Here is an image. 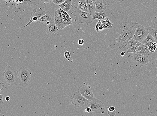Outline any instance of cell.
<instances>
[{
  "label": "cell",
  "mask_w": 157,
  "mask_h": 116,
  "mask_svg": "<svg viewBox=\"0 0 157 116\" xmlns=\"http://www.w3.org/2000/svg\"><path fill=\"white\" fill-rule=\"evenodd\" d=\"M138 25L137 22H134L125 23L123 31L116 39L119 50L132 38Z\"/></svg>",
  "instance_id": "1"
},
{
  "label": "cell",
  "mask_w": 157,
  "mask_h": 116,
  "mask_svg": "<svg viewBox=\"0 0 157 116\" xmlns=\"http://www.w3.org/2000/svg\"><path fill=\"white\" fill-rule=\"evenodd\" d=\"M2 77L9 86L16 85L19 83L18 71L11 66H8L2 74Z\"/></svg>",
  "instance_id": "2"
},
{
  "label": "cell",
  "mask_w": 157,
  "mask_h": 116,
  "mask_svg": "<svg viewBox=\"0 0 157 116\" xmlns=\"http://www.w3.org/2000/svg\"><path fill=\"white\" fill-rule=\"evenodd\" d=\"M71 14L76 17L74 21L77 24H89L94 22L92 14L89 12H86L78 8L75 10Z\"/></svg>",
  "instance_id": "3"
},
{
  "label": "cell",
  "mask_w": 157,
  "mask_h": 116,
  "mask_svg": "<svg viewBox=\"0 0 157 116\" xmlns=\"http://www.w3.org/2000/svg\"><path fill=\"white\" fill-rule=\"evenodd\" d=\"M19 84L24 88H27L29 84L32 72L27 67L22 66L18 70Z\"/></svg>",
  "instance_id": "4"
},
{
  "label": "cell",
  "mask_w": 157,
  "mask_h": 116,
  "mask_svg": "<svg viewBox=\"0 0 157 116\" xmlns=\"http://www.w3.org/2000/svg\"><path fill=\"white\" fill-rule=\"evenodd\" d=\"M149 57L145 55L134 53L132 55L131 58L133 64L137 66L141 67L149 65Z\"/></svg>",
  "instance_id": "5"
},
{
  "label": "cell",
  "mask_w": 157,
  "mask_h": 116,
  "mask_svg": "<svg viewBox=\"0 0 157 116\" xmlns=\"http://www.w3.org/2000/svg\"><path fill=\"white\" fill-rule=\"evenodd\" d=\"M71 100L76 105L85 108L88 107L91 101L86 99L78 91L74 93Z\"/></svg>",
  "instance_id": "6"
},
{
  "label": "cell",
  "mask_w": 157,
  "mask_h": 116,
  "mask_svg": "<svg viewBox=\"0 0 157 116\" xmlns=\"http://www.w3.org/2000/svg\"><path fill=\"white\" fill-rule=\"evenodd\" d=\"M149 34V30L147 28L141 25H138L132 39L142 43L147 37Z\"/></svg>",
  "instance_id": "7"
},
{
  "label": "cell",
  "mask_w": 157,
  "mask_h": 116,
  "mask_svg": "<svg viewBox=\"0 0 157 116\" xmlns=\"http://www.w3.org/2000/svg\"><path fill=\"white\" fill-rule=\"evenodd\" d=\"M77 91L86 99L89 100L91 101L95 97L92 90L91 87L85 83L80 86Z\"/></svg>",
  "instance_id": "8"
},
{
  "label": "cell",
  "mask_w": 157,
  "mask_h": 116,
  "mask_svg": "<svg viewBox=\"0 0 157 116\" xmlns=\"http://www.w3.org/2000/svg\"><path fill=\"white\" fill-rule=\"evenodd\" d=\"M91 108L92 112L96 114L101 113L103 114L105 106L104 103L95 97L94 100H91L88 106Z\"/></svg>",
  "instance_id": "9"
},
{
  "label": "cell",
  "mask_w": 157,
  "mask_h": 116,
  "mask_svg": "<svg viewBox=\"0 0 157 116\" xmlns=\"http://www.w3.org/2000/svg\"><path fill=\"white\" fill-rule=\"evenodd\" d=\"M47 13L45 11L43 10L42 9H37V8H34L31 13V18L30 21L26 25L24 26V27L28 26L30 27V25L32 22H36L38 21L41 17Z\"/></svg>",
  "instance_id": "10"
},
{
  "label": "cell",
  "mask_w": 157,
  "mask_h": 116,
  "mask_svg": "<svg viewBox=\"0 0 157 116\" xmlns=\"http://www.w3.org/2000/svg\"><path fill=\"white\" fill-rule=\"evenodd\" d=\"M54 22L58 30L65 28L67 26L71 25L70 23L62 18V17L55 13Z\"/></svg>",
  "instance_id": "11"
},
{
  "label": "cell",
  "mask_w": 157,
  "mask_h": 116,
  "mask_svg": "<svg viewBox=\"0 0 157 116\" xmlns=\"http://www.w3.org/2000/svg\"><path fill=\"white\" fill-rule=\"evenodd\" d=\"M141 44V43L136 41V40L132 39L128 42L120 50L121 52H127L129 48H134L139 47Z\"/></svg>",
  "instance_id": "12"
},
{
  "label": "cell",
  "mask_w": 157,
  "mask_h": 116,
  "mask_svg": "<svg viewBox=\"0 0 157 116\" xmlns=\"http://www.w3.org/2000/svg\"><path fill=\"white\" fill-rule=\"evenodd\" d=\"M96 11L104 13L106 10L107 5L104 0H95Z\"/></svg>",
  "instance_id": "13"
},
{
  "label": "cell",
  "mask_w": 157,
  "mask_h": 116,
  "mask_svg": "<svg viewBox=\"0 0 157 116\" xmlns=\"http://www.w3.org/2000/svg\"><path fill=\"white\" fill-rule=\"evenodd\" d=\"M74 1L75 8H78L86 12H89L86 0H74Z\"/></svg>",
  "instance_id": "14"
},
{
  "label": "cell",
  "mask_w": 157,
  "mask_h": 116,
  "mask_svg": "<svg viewBox=\"0 0 157 116\" xmlns=\"http://www.w3.org/2000/svg\"><path fill=\"white\" fill-rule=\"evenodd\" d=\"M55 13H57L62 18L65 19L67 21L72 25V19L69 14L65 11L63 10L62 8H60L55 11Z\"/></svg>",
  "instance_id": "15"
},
{
  "label": "cell",
  "mask_w": 157,
  "mask_h": 116,
  "mask_svg": "<svg viewBox=\"0 0 157 116\" xmlns=\"http://www.w3.org/2000/svg\"><path fill=\"white\" fill-rule=\"evenodd\" d=\"M45 26L47 28L46 32L48 34L50 35H53L59 31L58 30L57 27L55 25V22L51 21L50 24L45 25Z\"/></svg>",
  "instance_id": "16"
},
{
  "label": "cell",
  "mask_w": 157,
  "mask_h": 116,
  "mask_svg": "<svg viewBox=\"0 0 157 116\" xmlns=\"http://www.w3.org/2000/svg\"><path fill=\"white\" fill-rule=\"evenodd\" d=\"M89 12L91 14L96 11L95 0H86Z\"/></svg>",
  "instance_id": "17"
},
{
  "label": "cell",
  "mask_w": 157,
  "mask_h": 116,
  "mask_svg": "<svg viewBox=\"0 0 157 116\" xmlns=\"http://www.w3.org/2000/svg\"><path fill=\"white\" fill-rule=\"evenodd\" d=\"M59 6L62 10L66 12H68L71 10L72 7L71 0H65V2Z\"/></svg>",
  "instance_id": "18"
},
{
  "label": "cell",
  "mask_w": 157,
  "mask_h": 116,
  "mask_svg": "<svg viewBox=\"0 0 157 116\" xmlns=\"http://www.w3.org/2000/svg\"><path fill=\"white\" fill-rule=\"evenodd\" d=\"M92 16L94 20L96 19L103 20L104 19L107 18L108 17L105 13H100L97 12V11H95L92 14Z\"/></svg>",
  "instance_id": "19"
},
{
  "label": "cell",
  "mask_w": 157,
  "mask_h": 116,
  "mask_svg": "<svg viewBox=\"0 0 157 116\" xmlns=\"http://www.w3.org/2000/svg\"><path fill=\"white\" fill-rule=\"evenodd\" d=\"M149 33L152 35L157 43V25H154L147 28Z\"/></svg>",
  "instance_id": "20"
},
{
  "label": "cell",
  "mask_w": 157,
  "mask_h": 116,
  "mask_svg": "<svg viewBox=\"0 0 157 116\" xmlns=\"http://www.w3.org/2000/svg\"><path fill=\"white\" fill-rule=\"evenodd\" d=\"M155 42V39H154L152 35L149 33L148 34L146 38H145L143 41H142L141 43H143L144 44L149 46L152 43Z\"/></svg>",
  "instance_id": "21"
},
{
  "label": "cell",
  "mask_w": 157,
  "mask_h": 116,
  "mask_svg": "<svg viewBox=\"0 0 157 116\" xmlns=\"http://www.w3.org/2000/svg\"><path fill=\"white\" fill-rule=\"evenodd\" d=\"M52 16L51 14L49 13H47L45 15L41 17L38 21L40 22L44 23H46L48 21H52Z\"/></svg>",
  "instance_id": "22"
},
{
  "label": "cell",
  "mask_w": 157,
  "mask_h": 116,
  "mask_svg": "<svg viewBox=\"0 0 157 116\" xmlns=\"http://www.w3.org/2000/svg\"><path fill=\"white\" fill-rule=\"evenodd\" d=\"M127 53H132L143 54V52L140 46L134 48H130L128 49Z\"/></svg>",
  "instance_id": "23"
},
{
  "label": "cell",
  "mask_w": 157,
  "mask_h": 116,
  "mask_svg": "<svg viewBox=\"0 0 157 116\" xmlns=\"http://www.w3.org/2000/svg\"><path fill=\"white\" fill-rule=\"evenodd\" d=\"M102 22H101L100 20H99L96 25L95 29L96 31L97 32L99 33L101 31H103L105 29Z\"/></svg>",
  "instance_id": "24"
},
{
  "label": "cell",
  "mask_w": 157,
  "mask_h": 116,
  "mask_svg": "<svg viewBox=\"0 0 157 116\" xmlns=\"http://www.w3.org/2000/svg\"><path fill=\"white\" fill-rule=\"evenodd\" d=\"M104 27L106 28H112L113 24L110 22L108 18L102 22Z\"/></svg>",
  "instance_id": "25"
},
{
  "label": "cell",
  "mask_w": 157,
  "mask_h": 116,
  "mask_svg": "<svg viewBox=\"0 0 157 116\" xmlns=\"http://www.w3.org/2000/svg\"><path fill=\"white\" fill-rule=\"evenodd\" d=\"M157 48V43L153 42L151 43L149 46V49L150 52L154 53L155 52Z\"/></svg>",
  "instance_id": "26"
},
{
  "label": "cell",
  "mask_w": 157,
  "mask_h": 116,
  "mask_svg": "<svg viewBox=\"0 0 157 116\" xmlns=\"http://www.w3.org/2000/svg\"><path fill=\"white\" fill-rule=\"evenodd\" d=\"M65 0H53V2L55 4L59 5L65 2Z\"/></svg>",
  "instance_id": "27"
},
{
  "label": "cell",
  "mask_w": 157,
  "mask_h": 116,
  "mask_svg": "<svg viewBox=\"0 0 157 116\" xmlns=\"http://www.w3.org/2000/svg\"><path fill=\"white\" fill-rule=\"evenodd\" d=\"M64 55H65L66 58L68 60L70 59L71 58V54L68 51H66L64 53Z\"/></svg>",
  "instance_id": "28"
},
{
  "label": "cell",
  "mask_w": 157,
  "mask_h": 116,
  "mask_svg": "<svg viewBox=\"0 0 157 116\" xmlns=\"http://www.w3.org/2000/svg\"><path fill=\"white\" fill-rule=\"evenodd\" d=\"M108 111L109 112H113L115 111L116 108L114 106H109L107 107Z\"/></svg>",
  "instance_id": "29"
},
{
  "label": "cell",
  "mask_w": 157,
  "mask_h": 116,
  "mask_svg": "<svg viewBox=\"0 0 157 116\" xmlns=\"http://www.w3.org/2000/svg\"><path fill=\"white\" fill-rule=\"evenodd\" d=\"M85 112L88 113H90L92 112V111L91 108H90L89 107H88L86 108L85 111Z\"/></svg>",
  "instance_id": "30"
},
{
  "label": "cell",
  "mask_w": 157,
  "mask_h": 116,
  "mask_svg": "<svg viewBox=\"0 0 157 116\" xmlns=\"http://www.w3.org/2000/svg\"><path fill=\"white\" fill-rule=\"evenodd\" d=\"M108 115L110 116H115L116 114V111H115L113 112H109L108 111L107 112Z\"/></svg>",
  "instance_id": "31"
},
{
  "label": "cell",
  "mask_w": 157,
  "mask_h": 116,
  "mask_svg": "<svg viewBox=\"0 0 157 116\" xmlns=\"http://www.w3.org/2000/svg\"><path fill=\"white\" fill-rule=\"evenodd\" d=\"M84 43H85V42L83 40L80 39L78 40V44L80 46H83L84 45Z\"/></svg>",
  "instance_id": "32"
},
{
  "label": "cell",
  "mask_w": 157,
  "mask_h": 116,
  "mask_svg": "<svg viewBox=\"0 0 157 116\" xmlns=\"http://www.w3.org/2000/svg\"><path fill=\"white\" fill-rule=\"evenodd\" d=\"M0 97H1V99H0V104H1V105L2 106L4 103L3 96L2 94H0Z\"/></svg>",
  "instance_id": "33"
},
{
  "label": "cell",
  "mask_w": 157,
  "mask_h": 116,
  "mask_svg": "<svg viewBox=\"0 0 157 116\" xmlns=\"http://www.w3.org/2000/svg\"><path fill=\"white\" fill-rule=\"evenodd\" d=\"M41 1L47 3H51L52 2H53V0H41Z\"/></svg>",
  "instance_id": "34"
},
{
  "label": "cell",
  "mask_w": 157,
  "mask_h": 116,
  "mask_svg": "<svg viewBox=\"0 0 157 116\" xmlns=\"http://www.w3.org/2000/svg\"><path fill=\"white\" fill-rule=\"evenodd\" d=\"M1 91L5 88V85L4 83L1 82Z\"/></svg>",
  "instance_id": "35"
},
{
  "label": "cell",
  "mask_w": 157,
  "mask_h": 116,
  "mask_svg": "<svg viewBox=\"0 0 157 116\" xmlns=\"http://www.w3.org/2000/svg\"><path fill=\"white\" fill-rule=\"evenodd\" d=\"M24 0H17V4H21Z\"/></svg>",
  "instance_id": "36"
},
{
  "label": "cell",
  "mask_w": 157,
  "mask_h": 116,
  "mask_svg": "<svg viewBox=\"0 0 157 116\" xmlns=\"http://www.w3.org/2000/svg\"><path fill=\"white\" fill-rule=\"evenodd\" d=\"M11 98L10 97L7 96L5 98V100L7 101H9L10 100Z\"/></svg>",
  "instance_id": "37"
},
{
  "label": "cell",
  "mask_w": 157,
  "mask_h": 116,
  "mask_svg": "<svg viewBox=\"0 0 157 116\" xmlns=\"http://www.w3.org/2000/svg\"><path fill=\"white\" fill-rule=\"evenodd\" d=\"M125 52H121V56L122 57H123L125 55Z\"/></svg>",
  "instance_id": "38"
},
{
  "label": "cell",
  "mask_w": 157,
  "mask_h": 116,
  "mask_svg": "<svg viewBox=\"0 0 157 116\" xmlns=\"http://www.w3.org/2000/svg\"><path fill=\"white\" fill-rule=\"evenodd\" d=\"M7 1L11 2H14L17 3V0H7Z\"/></svg>",
  "instance_id": "39"
},
{
  "label": "cell",
  "mask_w": 157,
  "mask_h": 116,
  "mask_svg": "<svg viewBox=\"0 0 157 116\" xmlns=\"http://www.w3.org/2000/svg\"><path fill=\"white\" fill-rule=\"evenodd\" d=\"M24 1H25V0H24Z\"/></svg>",
  "instance_id": "40"
}]
</instances>
